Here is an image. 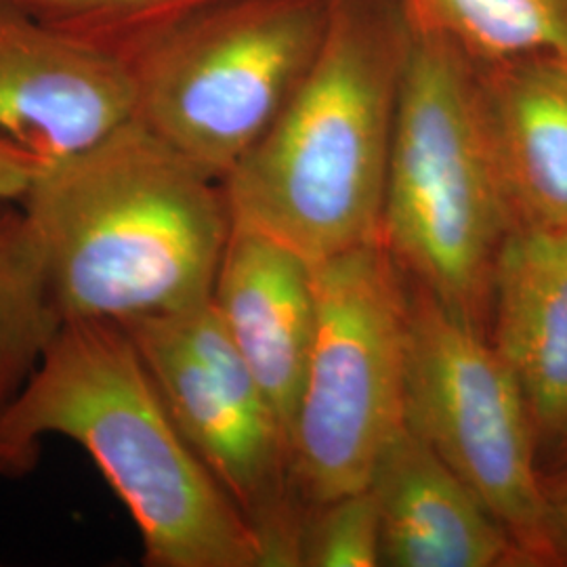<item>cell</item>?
<instances>
[{"label":"cell","instance_id":"obj_1","mask_svg":"<svg viewBox=\"0 0 567 567\" xmlns=\"http://www.w3.org/2000/svg\"><path fill=\"white\" fill-rule=\"evenodd\" d=\"M20 204L61 324L208 303L234 229L224 183L135 118L47 164Z\"/></svg>","mask_w":567,"mask_h":567},{"label":"cell","instance_id":"obj_18","mask_svg":"<svg viewBox=\"0 0 567 567\" xmlns=\"http://www.w3.org/2000/svg\"><path fill=\"white\" fill-rule=\"evenodd\" d=\"M44 166L39 156L0 135V203H20Z\"/></svg>","mask_w":567,"mask_h":567},{"label":"cell","instance_id":"obj_3","mask_svg":"<svg viewBox=\"0 0 567 567\" xmlns=\"http://www.w3.org/2000/svg\"><path fill=\"white\" fill-rule=\"evenodd\" d=\"M410 41L405 0H332L318 60L221 182L234 227L311 265L381 240Z\"/></svg>","mask_w":567,"mask_h":567},{"label":"cell","instance_id":"obj_19","mask_svg":"<svg viewBox=\"0 0 567 567\" xmlns=\"http://www.w3.org/2000/svg\"><path fill=\"white\" fill-rule=\"evenodd\" d=\"M545 555L547 566H567V484L547 486Z\"/></svg>","mask_w":567,"mask_h":567},{"label":"cell","instance_id":"obj_14","mask_svg":"<svg viewBox=\"0 0 567 567\" xmlns=\"http://www.w3.org/2000/svg\"><path fill=\"white\" fill-rule=\"evenodd\" d=\"M60 326L37 234L21 206L0 203V414L34 374Z\"/></svg>","mask_w":567,"mask_h":567},{"label":"cell","instance_id":"obj_8","mask_svg":"<svg viewBox=\"0 0 567 567\" xmlns=\"http://www.w3.org/2000/svg\"><path fill=\"white\" fill-rule=\"evenodd\" d=\"M124 328L183 437L259 536L267 567H299L305 505L288 433L213 303Z\"/></svg>","mask_w":567,"mask_h":567},{"label":"cell","instance_id":"obj_16","mask_svg":"<svg viewBox=\"0 0 567 567\" xmlns=\"http://www.w3.org/2000/svg\"><path fill=\"white\" fill-rule=\"evenodd\" d=\"M299 567H381V519L370 487L305 508Z\"/></svg>","mask_w":567,"mask_h":567},{"label":"cell","instance_id":"obj_12","mask_svg":"<svg viewBox=\"0 0 567 567\" xmlns=\"http://www.w3.org/2000/svg\"><path fill=\"white\" fill-rule=\"evenodd\" d=\"M368 487L381 519V567L527 566L507 527L408 425Z\"/></svg>","mask_w":567,"mask_h":567},{"label":"cell","instance_id":"obj_9","mask_svg":"<svg viewBox=\"0 0 567 567\" xmlns=\"http://www.w3.org/2000/svg\"><path fill=\"white\" fill-rule=\"evenodd\" d=\"M135 116L126 61L0 0V135L47 164L102 142Z\"/></svg>","mask_w":567,"mask_h":567},{"label":"cell","instance_id":"obj_7","mask_svg":"<svg viewBox=\"0 0 567 567\" xmlns=\"http://www.w3.org/2000/svg\"><path fill=\"white\" fill-rule=\"evenodd\" d=\"M408 282L405 425L547 566L548 492L532 414L486 330Z\"/></svg>","mask_w":567,"mask_h":567},{"label":"cell","instance_id":"obj_21","mask_svg":"<svg viewBox=\"0 0 567 567\" xmlns=\"http://www.w3.org/2000/svg\"><path fill=\"white\" fill-rule=\"evenodd\" d=\"M553 486H564V484H553Z\"/></svg>","mask_w":567,"mask_h":567},{"label":"cell","instance_id":"obj_5","mask_svg":"<svg viewBox=\"0 0 567 567\" xmlns=\"http://www.w3.org/2000/svg\"><path fill=\"white\" fill-rule=\"evenodd\" d=\"M332 0H215L121 53L135 121L224 182L318 60Z\"/></svg>","mask_w":567,"mask_h":567},{"label":"cell","instance_id":"obj_2","mask_svg":"<svg viewBox=\"0 0 567 567\" xmlns=\"http://www.w3.org/2000/svg\"><path fill=\"white\" fill-rule=\"evenodd\" d=\"M93 458L140 529L150 567H267L240 508L183 437L126 328L63 322L0 414V477H23L44 437Z\"/></svg>","mask_w":567,"mask_h":567},{"label":"cell","instance_id":"obj_4","mask_svg":"<svg viewBox=\"0 0 567 567\" xmlns=\"http://www.w3.org/2000/svg\"><path fill=\"white\" fill-rule=\"evenodd\" d=\"M513 225L477 61L412 23L381 243L410 282L487 332L494 264Z\"/></svg>","mask_w":567,"mask_h":567},{"label":"cell","instance_id":"obj_13","mask_svg":"<svg viewBox=\"0 0 567 567\" xmlns=\"http://www.w3.org/2000/svg\"><path fill=\"white\" fill-rule=\"evenodd\" d=\"M477 79L515 225L567 229V53L477 61Z\"/></svg>","mask_w":567,"mask_h":567},{"label":"cell","instance_id":"obj_17","mask_svg":"<svg viewBox=\"0 0 567 567\" xmlns=\"http://www.w3.org/2000/svg\"><path fill=\"white\" fill-rule=\"evenodd\" d=\"M58 28L121 55L143 34L215 0H20Z\"/></svg>","mask_w":567,"mask_h":567},{"label":"cell","instance_id":"obj_10","mask_svg":"<svg viewBox=\"0 0 567 567\" xmlns=\"http://www.w3.org/2000/svg\"><path fill=\"white\" fill-rule=\"evenodd\" d=\"M210 303L278 412L290 444L318 328L313 265L264 234L234 227Z\"/></svg>","mask_w":567,"mask_h":567},{"label":"cell","instance_id":"obj_20","mask_svg":"<svg viewBox=\"0 0 567 567\" xmlns=\"http://www.w3.org/2000/svg\"><path fill=\"white\" fill-rule=\"evenodd\" d=\"M543 475L545 486L567 484V440L548 456L547 465L543 466Z\"/></svg>","mask_w":567,"mask_h":567},{"label":"cell","instance_id":"obj_11","mask_svg":"<svg viewBox=\"0 0 567 567\" xmlns=\"http://www.w3.org/2000/svg\"><path fill=\"white\" fill-rule=\"evenodd\" d=\"M487 337L548 458L567 440V229L511 227L494 264Z\"/></svg>","mask_w":567,"mask_h":567},{"label":"cell","instance_id":"obj_6","mask_svg":"<svg viewBox=\"0 0 567 567\" xmlns=\"http://www.w3.org/2000/svg\"><path fill=\"white\" fill-rule=\"evenodd\" d=\"M316 269L318 328L290 426L305 508L364 489L405 426L408 282L381 240Z\"/></svg>","mask_w":567,"mask_h":567},{"label":"cell","instance_id":"obj_15","mask_svg":"<svg viewBox=\"0 0 567 567\" xmlns=\"http://www.w3.org/2000/svg\"><path fill=\"white\" fill-rule=\"evenodd\" d=\"M410 21L475 61L567 53V0H405Z\"/></svg>","mask_w":567,"mask_h":567}]
</instances>
